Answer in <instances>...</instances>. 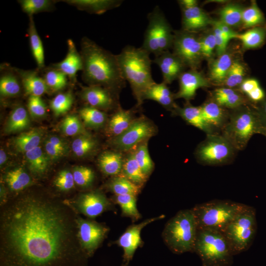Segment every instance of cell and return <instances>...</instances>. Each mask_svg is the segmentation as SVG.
Instances as JSON below:
<instances>
[{"label": "cell", "mask_w": 266, "mask_h": 266, "mask_svg": "<svg viewBox=\"0 0 266 266\" xmlns=\"http://www.w3.org/2000/svg\"><path fill=\"white\" fill-rule=\"evenodd\" d=\"M74 209L65 201L28 192L0 213V266H87Z\"/></svg>", "instance_id": "1"}, {"label": "cell", "mask_w": 266, "mask_h": 266, "mask_svg": "<svg viewBox=\"0 0 266 266\" xmlns=\"http://www.w3.org/2000/svg\"><path fill=\"white\" fill-rule=\"evenodd\" d=\"M83 60L82 78L89 85L103 87L118 96L126 80L116 55L103 49L86 37L81 42Z\"/></svg>", "instance_id": "2"}, {"label": "cell", "mask_w": 266, "mask_h": 266, "mask_svg": "<svg viewBox=\"0 0 266 266\" xmlns=\"http://www.w3.org/2000/svg\"><path fill=\"white\" fill-rule=\"evenodd\" d=\"M146 50L133 46H125L116 57L122 75L131 86L136 101V107H140L143 97L156 82L152 78L151 65L152 61Z\"/></svg>", "instance_id": "3"}, {"label": "cell", "mask_w": 266, "mask_h": 266, "mask_svg": "<svg viewBox=\"0 0 266 266\" xmlns=\"http://www.w3.org/2000/svg\"><path fill=\"white\" fill-rule=\"evenodd\" d=\"M199 230L192 209L182 210L166 223L163 236L170 250L175 254L194 252Z\"/></svg>", "instance_id": "4"}, {"label": "cell", "mask_w": 266, "mask_h": 266, "mask_svg": "<svg viewBox=\"0 0 266 266\" xmlns=\"http://www.w3.org/2000/svg\"><path fill=\"white\" fill-rule=\"evenodd\" d=\"M233 110L221 129V135L237 151L242 150L252 136L259 133L261 126L255 105L245 104Z\"/></svg>", "instance_id": "5"}, {"label": "cell", "mask_w": 266, "mask_h": 266, "mask_svg": "<svg viewBox=\"0 0 266 266\" xmlns=\"http://www.w3.org/2000/svg\"><path fill=\"white\" fill-rule=\"evenodd\" d=\"M246 204L230 200H215L196 205L194 212L199 229L223 232Z\"/></svg>", "instance_id": "6"}, {"label": "cell", "mask_w": 266, "mask_h": 266, "mask_svg": "<svg viewBox=\"0 0 266 266\" xmlns=\"http://www.w3.org/2000/svg\"><path fill=\"white\" fill-rule=\"evenodd\" d=\"M194 252L200 257L202 266H230L233 263L229 245L218 231L199 229Z\"/></svg>", "instance_id": "7"}, {"label": "cell", "mask_w": 266, "mask_h": 266, "mask_svg": "<svg viewBox=\"0 0 266 266\" xmlns=\"http://www.w3.org/2000/svg\"><path fill=\"white\" fill-rule=\"evenodd\" d=\"M256 229L255 210L246 204L222 232L233 256L249 249Z\"/></svg>", "instance_id": "8"}, {"label": "cell", "mask_w": 266, "mask_h": 266, "mask_svg": "<svg viewBox=\"0 0 266 266\" xmlns=\"http://www.w3.org/2000/svg\"><path fill=\"white\" fill-rule=\"evenodd\" d=\"M148 20L141 47L156 57L172 47L174 33L159 6H156L148 14Z\"/></svg>", "instance_id": "9"}, {"label": "cell", "mask_w": 266, "mask_h": 266, "mask_svg": "<svg viewBox=\"0 0 266 266\" xmlns=\"http://www.w3.org/2000/svg\"><path fill=\"white\" fill-rule=\"evenodd\" d=\"M237 151L223 135L218 133L207 134L195 151L197 160L208 166H221L229 163Z\"/></svg>", "instance_id": "10"}, {"label": "cell", "mask_w": 266, "mask_h": 266, "mask_svg": "<svg viewBox=\"0 0 266 266\" xmlns=\"http://www.w3.org/2000/svg\"><path fill=\"white\" fill-rule=\"evenodd\" d=\"M157 133L156 126L142 115L135 118L121 134L111 138V143L118 151L129 152L142 142L148 141Z\"/></svg>", "instance_id": "11"}, {"label": "cell", "mask_w": 266, "mask_h": 266, "mask_svg": "<svg viewBox=\"0 0 266 266\" xmlns=\"http://www.w3.org/2000/svg\"><path fill=\"white\" fill-rule=\"evenodd\" d=\"M173 53L185 64L194 69L202 57L200 39L192 32L184 30L174 33Z\"/></svg>", "instance_id": "12"}, {"label": "cell", "mask_w": 266, "mask_h": 266, "mask_svg": "<svg viewBox=\"0 0 266 266\" xmlns=\"http://www.w3.org/2000/svg\"><path fill=\"white\" fill-rule=\"evenodd\" d=\"M77 225L81 245L88 256H90L103 240L108 230L99 223L79 217Z\"/></svg>", "instance_id": "13"}, {"label": "cell", "mask_w": 266, "mask_h": 266, "mask_svg": "<svg viewBox=\"0 0 266 266\" xmlns=\"http://www.w3.org/2000/svg\"><path fill=\"white\" fill-rule=\"evenodd\" d=\"M164 215L148 219L144 221L130 226L121 235L117 241V244L124 250L123 262L122 266H127L132 260L135 250L142 244L140 233L142 229L148 224L161 219Z\"/></svg>", "instance_id": "14"}, {"label": "cell", "mask_w": 266, "mask_h": 266, "mask_svg": "<svg viewBox=\"0 0 266 266\" xmlns=\"http://www.w3.org/2000/svg\"><path fill=\"white\" fill-rule=\"evenodd\" d=\"M116 94L103 87L89 85L84 87L80 92L81 99L88 105L101 110L118 107Z\"/></svg>", "instance_id": "15"}, {"label": "cell", "mask_w": 266, "mask_h": 266, "mask_svg": "<svg viewBox=\"0 0 266 266\" xmlns=\"http://www.w3.org/2000/svg\"><path fill=\"white\" fill-rule=\"evenodd\" d=\"M74 205L80 213L89 217L94 218L108 208L110 203L103 194L98 191H92L80 195Z\"/></svg>", "instance_id": "16"}, {"label": "cell", "mask_w": 266, "mask_h": 266, "mask_svg": "<svg viewBox=\"0 0 266 266\" xmlns=\"http://www.w3.org/2000/svg\"><path fill=\"white\" fill-rule=\"evenodd\" d=\"M159 67L163 81L166 84L178 78L183 72L186 66L173 53L166 51L155 57L152 61Z\"/></svg>", "instance_id": "17"}, {"label": "cell", "mask_w": 266, "mask_h": 266, "mask_svg": "<svg viewBox=\"0 0 266 266\" xmlns=\"http://www.w3.org/2000/svg\"><path fill=\"white\" fill-rule=\"evenodd\" d=\"M179 88L174 98L183 99L187 101L193 99L200 88L209 86L207 80L195 69L183 72L178 78Z\"/></svg>", "instance_id": "18"}, {"label": "cell", "mask_w": 266, "mask_h": 266, "mask_svg": "<svg viewBox=\"0 0 266 266\" xmlns=\"http://www.w3.org/2000/svg\"><path fill=\"white\" fill-rule=\"evenodd\" d=\"M67 44L68 50L65 58L61 62L53 65L52 67L61 71L71 81L74 82L77 72L82 70L83 60L71 39L67 40Z\"/></svg>", "instance_id": "19"}, {"label": "cell", "mask_w": 266, "mask_h": 266, "mask_svg": "<svg viewBox=\"0 0 266 266\" xmlns=\"http://www.w3.org/2000/svg\"><path fill=\"white\" fill-rule=\"evenodd\" d=\"M14 69L19 75L25 94L29 96L41 97L47 93L48 89L43 77L35 70Z\"/></svg>", "instance_id": "20"}, {"label": "cell", "mask_w": 266, "mask_h": 266, "mask_svg": "<svg viewBox=\"0 0 266 266\" xmlns=\"http://www.w3.org/2000/svg\"><path fill=\"white\" fill-rule=\"evenodd\" d=\"M172 112L180 116L188 124L203 131L206 134L216 133L205 121L200 106H194L187 103L183 107L177 106Z\"/></svg>", "instance_id": "21"}, {"label": "cell", "mask_w": 266, "mask_h": 266, "mask_svg": "<svg viewBox=\"0 0 266 266\" xmlns=\"http://www.w3.org/2000/svg\"><path fill=\"white\" fill-rule=\"evenodd\" d=\"M167 85L164 82L155 83L145 92L143 97V100H154L172 112L178 105L174 102V94L171 92Z\"/></svg>", "instance_id": "22"}, {"label": "cell", "mask_w": 266, "mask_h": 266, "mask_svg": "<svg viewBox=\"0 0 266 266\" xmlns=\"http://www.w3.org/2000/svg\"><path fill=\"white\" fill-rule=\"evenodd\" d=\"M135 118L133 109H124L119 106L109 120L107 134L111 138L119 136L129 127Z\"/></svg>", "instance_id": "23"}, {"label": "cell", "mask_w": 266, "mask_h": 266, "mask_svg": "<svg viewBox=\"0 0 266 266\" xmlns=\"http://www.w3.org/2000/svg\"><path fill=\"white\" fill-rule=\"evenodd\" d=\"M206 122L215 131L221 130L227 123L230 113L214 100L207 101L200 106Z\"/></svg>", "instance_id": "24"}, {"label": "cell", "mask_w": 266, "mask_h": 266, "mask_svg": "<svg viewBox=\"0 0 266 266\" xmlns=\"http://www.w3.org/2000/svg\"><path fill=\"white\" fill-rule=\"evenodd\" d=\"M62 1L76 7L80 10L96 14H102L108 10L118 7L123 2V0H66Z\"/></svg>", "instance_id": "25"}, {"label": "cell", "mask_w": 266, "mask_h": 266, "mask_svg": "<svg viewBox=\"0 0 266 266\" xmlns=\"http://www.w3.org/2000/svg\"><path fill=\"white\" fill-rule=\"evenodd\" d=\"M210 22L208 16L198 6L182 8L183 30L194 33L204 28Z\"/></svg>", "instance_id": "26"}, {"label": "cell", "mask_w": 266, "mask_h": 266, "mask_svg": "<svg viewBox=\"0 0 266 266\" xmlns=\"http://www.w3.org/2000/svg\"><path fill=\"white\" fill-rule=\"evenodd\" d=\"M124 161L122 152L116 151H107L99 157V167L104 174L117 176L121 174Z\"/></svg>", "instance_id": "27"}, {"label": "cell", "mask_w": 266, "mask_h": 266, "mask_svg": "<svg viewBox=\"0 0 266 266\" xmlns=\"http://www.w3.org/2000/svg\"><path fill=\"white\" fill-rule=\"evenodd\" d=\"M22 83L14 68L7 69L1 73L0 94L2 97L12 98L18 96L21 91Z\"/></svg>", "instance_id": "28"}, {"label": "cell", "mask_w": 266, "mask_h": 266, "mask_svg": "<svg viewBox=\"0 0 266 266\" xmlns=\"http://www.w3.org/2000/svg\"><path fill=\"white\" fill-rule=\"evenodd\" d=\"M213 98L221 106L233 109L246 104L245 99L239 93L229 88L215 89L213 93Z\"/></svg>", "instance_id": "29"}, {"label": "cell", "mask_w": 266, "mask_h": 266, "mask_svg": "<svg viewBox=\"0 0 266 266\" xmlns=\"http://www.w3.org/2000/svg\"><path fill=\"white\" fill-rule=\"evenodd\" d=\"M28 33L33 56L39 69L44 67V51L42 40L37 32L33 16L29 17Z\"/></svg>", "instance_id": "30"}, {"label": "cell", "mask_w": 266, "mask_h": 266, "mask_svg": "<svg viewBox=\"0 0 266 266\" xmlns=\"http://www.w3.org/2000/svg\"><path fill=\"white\" fill-rule=\"evenodd\" d=\"M121 174L140 187L144 184L148 178L143 174L137 164L133 150L129 151L124 158Z\"/></svg>", "instance_id": "31"}, {"label": "cell", "mask_w": 266, "mask_h": 266, "mask_svg": "<svg viewBox=\"0 0 266 266\" xmlns=\"http://www.w3.org/2000/svg\"><path fill=\"white\" fill-rule=\"evenodd\" d=\"M43 135V132L39 129H32L21 133L13 140V144L17 151L26 153L38 146Z\"/></svg>", "instance_id": "32"}, {"label": "cell", "mask_w": 266, "mask_h": 266, "mask_svg": "<svg viewBox=\"0 0 266 266\" xmlns=\"http://www.w3.org/2000/svg\"><path fill=\"white\" fill-rule=\"evenodd\" d=\"M29 124L28 111L24 106L18 105L12 111L6 124L5 132L12 133L21 131L28 128Z\"/></svg>", "instance_id": "33"}, {"label": "cell", "mask_w": 266, "mask_h": 266, "mask_svg": "<svg viewBox=\"0 0 266 266\" xmlns=\"http://www.w3.org/2000/svg\"><path fill=\"white\" fill-rule=\"evenodd\" d=\"M231 55L224 53L214 61L210 68V78L217 84L224 83L227 73L233 64Z\"/></svg>", "instance_id": "34"}, {"label": "cell", "mask_w": 266, "mask_h": 266, "mask_svg": "<svg viewBox=\"0 0 266 266\" xmlns=\"http://www.w3.org/2000/svg\"><path fill=\"white\" fill-rule=\"evenodd\" d=\"M25 157L28 166L33 173L41 174L46 170L50 159L40 146L25 153Z\"/></svg>", "instance_id": "35"}, {"label": "cell", "mask_w": 266, "mask_h": 266, "mask_svg": "<svg viewBox=\"0 0 266 266\" xmlns=\"http://www.w3.org/2000/svg\"><path fill=\"white\" fill-rule=\"evenodd\" d=\"M107 187L115 195L129 194L134 196L139 193L141 188L121 174L112 178L107 184Z\"/></svg>", "instance_id": "36"}, {"label": "cell", "mask_w": 266, "mask_h": 266, "mask_svg": "<svg viewBox=\"0 0 266 266\" xmlns=\"http://www.w3.org/2000/svg\"><path fill=\"white\" fill-rule=\"evenodd\" d=\"M79 114L85 125L93 129L102 127L107 119L104 112L89 105L82 107Z\"/></svg>", "instance_id": "37"}, {"label": "cell", "mask_w": 266, "mask_h": 266, "mask_svg": "<svg viewBox=\"0 0 266 266\" xmlns=\"http://www.w3.org/2000/svg\"><path fill=\"white\" fill-rule=\"evenodd\" d=\"M266 37V28L257 26L247 31L238 34L237 38L240 40L245 48L253 49L260 47Z\"/></svg>", "instance_id": "38"}, {"label": "cell", "mask_w": 266, "mask_h": 266, "mask_svg": "<svg viewBox=\"0 0 266 266\" xmlns=\"http://www.w3.org/2000/svg\"><path fill=\"white\" fill-rule=\"evenodd\" d=\"M97 140L91 135L85 133L79 135L71 143V149L78 157H84L93 152L97 148Z\"/></svg>", "instance_id": "39"}, {"label": "cell", "mask_w": 266, "mask_h": 266, "mask_svg": "<svg viewBox=\"0 0 266 266\" xmlns=\"http://www.w3.org/2000/svg\"><path fill=\"white\" fill-rule=\"evenodd\" d=\"M4 179L9 188L14 191L22 190L31 183L30 175L22 167H17L8 171Z\"/></svg>", "instance_id": "40"}, {"label": "cell", "mask_w": 266, "mask_h": 266, "mask_svg": "<svg viewBox=\"0 0 266 266\" xmlns=\"http://www.w3.org/2000/svg\"><path fill=\"white\" fill-rule=\"evenodd\" d=\"M132 150L141 170L148 177L154 169V164L149 153L148 141L142 142Z\"/></svg>", "instance_id": "41"}, {"label": "cell", "mask_w": 266, "mask_h": 266, "mask_svg": "<svg viewBox=\"0 0 266 266\" xmlns=\"http://www.w3.org/2000/svg\"><path fill=\"white\" fill-rule=\"evenodd\" d=\"M22 10L30 16L43 12H50L54 8L55 1L50 0H19Z\"/></svg>", "instance_id": "42"}, {"label": "cell", "mask_w": 266, "mask_h": 266, "mask_svg": "<svg viewBox=\"0 0 266 266\" xmlns=\"http://www.w3.org/2000/svg\"><path fill=\"white\" fill-rule=\"evenodd\" d=\"M43 77L48 91L53 92L63 90L67 84V76L61 71L53 67L46 71Z\"/></svg>", "instance_id": "43"}, {"label": "cell", "mask_w": 266, "mask_h": 266, "mask_svg": "<svg viewBox=\"0 0 266 266\" xmlns=\"http://www.w3.org/2000/svg\"><path fill=\"white\" fill-rule=\"evenodd\" d=\"M243 10L239 5L229 4L221 9L220 21L231 28L236 27L242 22Z\"/></svg>", "instance_id": "44"}, {"label": "cell", "mask_w": 266, "mask_h": 266, "mask_svg": "<svg viewBox=\"0 0 266 266\" xmlns=\"http://www.w3.org/2000/svg\"><path fill=\"white\" fill-rule=\"evenodd\" d=\"M73 103V96L70 92L57 95L50 102V108L56 116L63 115L68 111Z\"/></svg>", "instance_id": "45"}, {"label": "cell", "mask_w": 266, "mask_h": 266, "mask_svg": "<svg viewBox=\"0 0 266 266\" xmlns=\"http://www.w3.org/2000/svg\"><path fill=\"white\" fill-rule=\"evenodd\" d=\"M136 196L132 195H115V200L121 208L123 213L133 219H138L140 214L136 207Z\"/></svg>", "instance_id": "46"}, {"label": "cell", "mask_w": 266, "mask_h": 266, "mask_svg": "<svg viewBox=\"0 0 266 266\" xmlns=\"http://www.w3.org/2000/svg\"><path fill=\"white\" fill-rule=\"evenodd\" d=\"M265 22L263 13L255 2L243 10L242 22L247 28L260 25Z\"/></svg>", "instance_id": "47"}, {"label": "cell", "mask_w": 266, "mask_h": 266, "mask_svg": "<svg viewBox=\"0 0 266 266\" xmlns=\"http://www.w3.org/2000/svg\"><path fill=\"white\" fill-rule=\"evenodd\" d=\"M61 130L67 136L79 135L86 133L79 118L74 115H68L63 119Z\"/></svg>", "instance_id": "48"}, {"label": "cell", "mask_w": 266, "mask_h": 266, "mask_svg": "<svg viewBox=\"0 0 266 266\" xmlns=\"http://www.w3.org/2000/svg\"><path fill=\"white\" fill-rule=\"evenodd\" d=\"M244 71V67L240 63L233 61L224 84L227 88L232 89L241 84L243 81Z\"/></svg>", "instance_id": "49"}, {"label": "cell", "mask_w": 266, "mask_h": 266, "mask_svg": "<svg viewBox=\"0 0 266 266\" xmlns=\"http://www.w3.org/2000/svg\"><path fill=\"white\" fill-rule=\"evenodd\" d=\"M73 175L75 183L81 187L90 185L95 178L94 171L85 166H77L73 168Z\"/></svg>", "instance_id": "50"}, {"label": "cell", "mask_w": 266, "mask_h": 266, "mask_svg": "<svg viewBox=\"0 0 266 266\" xmlns=\"http://www.w3.org/2000/svg\"><path fill=\"white\" fill-rule=\"evenodd\" d=\"M28 110L34 118L44 117L47 112V107L41 97L29 96L27 103Z\"/></svg>", "instance_id": "51"}, {"label": "cell", "mask_w": 266, "mask_h": 266, "mask_svg": "<svg viewBox=\"0 0 266 266\" xmlns=\"http://www.w3.org/2000/svg\"><path fill=\"white\" fill-rule=\"evenodd\" d=\"M54 184L56 187L61 191H68L71 189L75 184L73 173L67 169L61 171L55 178Z\"/></svg>", "instance_id": "52"}, {"label": "cell", "mask_w": 266, "mask_h": 266, "mask_svg": "<svg viewBox=\"0 0 266 266\" xmlns=\"http://www.w3.org/2000/svg\"><path fill=\"white\" fill-rule=\"evenodd\" d=\"M202 57L209 58L216 48V41L213 33L208 34L200 39Z\"/></svg>", "instance_id": "53"}, {"label": "cell", "mask_w": 266, "mask_h": 266, "mask_svg": "<svg viewBox=\"0 0 266 266\" xmlns=\"http://www.w3.org/2000/svg\"><path fill=\"white\" fill-rule=\"evenodd\" d=\"M213 33L215 38L217 54L220 56L226 53L227 44L230 39L214 25H213Z\"/></svg>", "instance_id": "54"}, {"label": "cell", "mask_w": 266, "mask_h": 266, "mask_svg": "<svg viewBox=\"0 0 266 266\" xmlns=\"http://www.w3.org/2000/svg\"><path fill=\"white\" fill-rule=\"evenodd\" d=\"M46 154L50 160H58L62 157L65 153L52 144L48 139L44 143Z\"/></svg>", "instance_id": "55"}, {"label": "cell", "mask_w": 266, "mask_h": 266, "mask_svg": "<svg viewBox=\"0 0 266 266\" xmlns=\"http://www.w3.org/2000/svg\"><path fill=\"white\" fill-rule=\"evenodd\" d=\"M260 86V84L256 79L250 78L243 81L240 84V89L243 93L247 95Z\"/></svg>", "instance_id": "56"}, {"label": "cell", "mask_w": 266, "mask_h": 266, "mask_svg": "<svg viewBox=\"0 0 266 266\" xmlns=\"http://www.w3.org/2000/svg\"><path fill=\"white\" fill-rule=\"evenodd\" d=\"M212 23L213 25L218 28L229 39L237 37L238 33L232 30L230 27L220 21H212Z\"/></svg>", "instance_id": "57"}, {"label": "cell", "mask_w": 266, "mask_h": 266, "mask_svg": "<svg viewBox=\"0 0 266 266\" xmlns=\"http://www.w3.org/2000/svg\"><path fill=\"white\" fill-rule=\"evenodd\" d=\"M255 105L256 109L258 114L261 128H266V100L258 103Z\"/></svg>", "instance_id": "58"}, {"label": "cell", "mask_w": 266, "mask_h": 266, "mask_svg": "<svg viewBox=\"0 0 266 266\" xmlns=\"http://www.w3.org/2000/svg\"><path fill=\"white\" fill-rule=\"evenodd\" d=\"M249 99L255 103H259L265 100V93L261 86L257 88L247 95Z\"/></svg>", "instance_id": "59"}, {"label": "cell", "mask_w": 266, "mask_h": 266, "mask_svg": "<svg viewBox=\"0 0 266 266\" xmlns=\"http://www.w3.org/2000/svg\"><path fill=\"white\" fill-rule=\"evenodd\" d=\"M47 139L65 154L67 150V145L61 138L56 136H51Z\"/></svg>", "instance_id": "60"}, {"label": "cell", "mask_w": 266, "mask_h": 266, "mask_svg": "<svg viewBox=\"0 0 266 266\" xmlns=\"http://www.w3.org/2000/svg\"><path fill=\"white\" fill-rule=\"evenodd\" d=\"M179 2L182 8H189L198 6V2L196 0H182Z\"/></svg>", "instance_id": "61"}, {"label": "cell", "mask_w": 266, "mask_h": 266, "mask_svg": "<svg viewBox=\"0 0 266 266\" xmlns=\"http://www.w3.org/2000/svg\"><path fill=\"white\" fill-rule=\"evenodd\" d=\"M7 160V156L4 151L1 149L0 151V164L3 165Z\"/></svg>", "instance_id": "62"}, {"label": "cell", "mask_w": 266, "mask_h": 266, "mask_svg": "<svg viewBox=\"0 0 266 266\" xmlns=\"http://www.w3.org/2000/svg\"><path fill=\"white\" fill-rule=\"evenodd\" d=\"M259 133L261 134L266 137V128H261Z\"/></svg>", "instance_id": "63"}]
</instances>
